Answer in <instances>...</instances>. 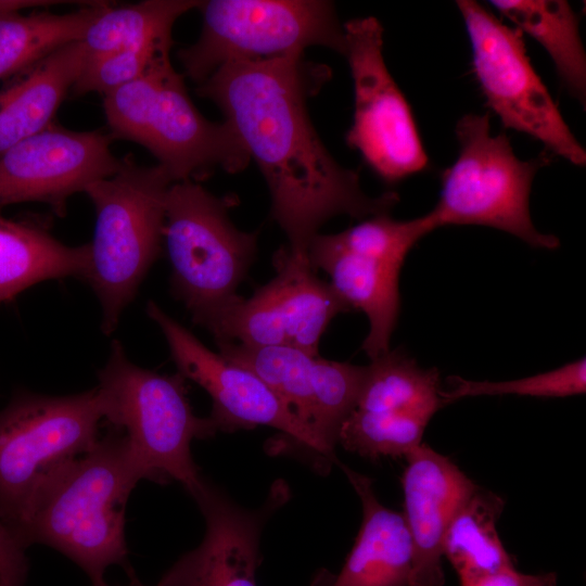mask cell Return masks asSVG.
Listing matches in <instances>:
<instances>
[{
	"label": "cell",
	"mask_w": 586,
	"mask_h": 586,
	"mask_svg": "<svg viewBox=\"0 0 586 586\" xmlns=\"http://www.w3.org/2000/svg\"><path fill=\"white\" fill-rule=\"evenodd\" d=\"M457 158L442 174L436 205L428 216L437 229L447 225H480L506 231L537 249L560 244L539 232L531 218L530 194L548 153L520 160L504 135H492L489 114H467L456 125Z\"/></svg>",
	"instance_id": "8"
},
{
	"label": "cell",
	"mask_w": 586,
	"mask_h": 586,
	"mask_svg": "<svg viewBox=\"0 0 586 586\" xmlns=\"http://www.w3.org/2000/svg\"><path fill=\"white\" fill-rule=\"evenodd\" d=\"M41 3L0 1V78L25 72L56 50L81 41L109 5L91 2L66 14H21L22 9Z\"/></svg>",
	"instance_id": "22"
},
{
	"label": "cell",
	"mask_w": 586,
	"mask_h": 586,
	"mask_svg": "<svg viewBox=\"0 0 586 586\" xmlns=\"http://www.w3.org/2000/svg\"><path fill=\"white\" fill-rule=\"evenodd\" d=\"M90 246H68L37 224L0 217V303L44 280H86Z\"/></svg>",
	"instance_id": "21"
},
{
	"label": "cell",
	"mask_w": 586,
	"mask_h": 586,
	"mask_svg": "<svg viewBox=\"0 0 586 586\" xmlns=\"http://www.w3.org/2000/svg\"><path fill=\"white\" fill-rule=\"evenodd\" d=\"M171 46H145L85 59L72 91L78 95L88 92L106 95L143 75L160 58L169 55Z\"/></svg>",
	"instance_id": "28"
},
{
	"label": "cell",
	"mask_w": 586,
	"mask_h": 586,
	"mask_svg": "<svg viewBox=\"0 0 586 586\" xmlns=\"http://www.w3.org/2000/svg\"><path fill=\"white\" fill-rule=\"evenodd\" d=\"M198 0H146L107 5L86 31L81 43L86 59L145 46L173 43L175 22L198 8Z\"/></svg>",
	"instance_id": "25"
},
{
	"label": "cell",
	"mask_w": 586,
	"mask_h": 586,
	"mask_svg": "<svg viewBox=\"0 0 586 586\" xmlns=\"http://www.w3.org/2000/svg\"><path fill=\"white\" fill-rule=\"evenodd\" d=\"M346 58L354 85L353 124L346 143L385 182L424 170L429 158L411 109L387 69L383 27L373 16L345 24Z\"/></svg>",
	"instance_id": "12"
},
{
	"label": "cell",
	"mask_w": 586,
	"mask_h": 586,
	"mask_svg": "<svg viewBox=\"0 0 586 586\" xmlns=\"http://www.w3.org/2000/svg\"><path fill=\"white\" fill-rule=\"evenodd\" d=\"M142 477L125 433L111 426L95 446L56 472L38 493L17 537L49 546L77 564L91 584L111 565L130 576L126 505Z\"/></svg>",
	"instance_id": "2"
},
{
	"label": "cell",
	"mask_w": 586,
	"mask_h": 586,
	"mask_svg": "<svg viewBox=\"0 0 586 586\" xmlns=\"http://www.w3.org/2000/svg\"><path fill=\"white\" fill-rule=\"evenodd\" d=\"M460 586H557V575L523 574L513 566Z\"/></svg>",
	"instance_id": "30"
},
{
	"label": "cell",
	"mask_w": 586,
	"mask_h": 586,
	"mask_svg": "<svg viewBox=\"0 0 586 586\" xmlns=\"http://www.w3.org/2000/svg\"><path fill=\"white\" fill-rule=\"evenodd\" d=\"M334 577L330 571L321 569L314 575L309 586H331Z\"/></svg>",
	"instance_id": "31"
},
{
	"label": "cell",
	"mask_w": 586,
	"mask_h": 586,
	"mask_svg": "<svg viewBox=\"0 0 586 586\" xmlns=\"http://www.w3.org/2000/svg\"><path fill=\"white\" fill-rule=\"evenodd\" d=\"M26 548L0 520V586H25L28 575Z\"/></svg>",
	"instance_id": "29"
},
{
	"label": "cell",
	"mask_w": 586,
	"mask_h": 586,
	"mask_svg": "<svg viewBox=\"0 0 586 586\" xmlns=\"http://www.w3.org/2000/svg\"><path fill=\"white\" fill-rule=\"evenodd\" d=\"M90 586H110V585L105 581H103L97 584H91ZM130 586H144V585H142L138 581H133ZM155 586H158V585L156 584Z\"/></svg>",
	"instance_id": "32"
},
{
	"label": "cell",
	"mask_w": 586,
	"mask_h": 586,
	"mask_svg": "<svg viewBox=\"0 0 586 586\" xmlns=\"http://www.w3.org/2000/svg\"><path fill=\"white\" fill-rule=\"evenodd\" d=\"M273 265L277 275L230 307L211 333L216 343L292 347L318 356L331 320L351 309L317 276L307 256L285 245L276 252Z\"/></svg>",
	"instance_id": "13"
},
{
	"label": "cell",
	"mask_w": 586,
	"mask_h": 586,
	"mask_svg": "<svg viewBox=\"0 0 586 586\" xmlns=\"http://www.w3.org/2000/svg\"><path fill=\"white\" fill-rule=\"evenodd\" d=\"M472 47V63L486 104L506 128L542 142L570 163L584 166L586 152L563 119L526 54L522 33L480 3L457 1Z\"/></svg>",
	"instance_id": "11"
},
{
	"label": "cell",
	"mask_w": 586,
	"mask_h": 586,
	"mask_svg": "<svg viewBox=\"0 0 586 586\" xmlns=\"http://www.w3.org/2000/svg\"><path fill=\"white\" fill-rule=\"evenodd\" d=\"M205 520L201 544L182 555L158 586H256L259 543L271 514L289 497L288 485L276 482L264 505L249 510L206 479L191 494Z\"/></svg>",
	"instance_id": "17"
},
{
	"label": "cell",
	"mask_w": 586,
	"mask_h": 586,
	"mask_svg": "<svg viewBox=\"0 0 586 586\" xmlns=\"http://www.w3.org/2000/svg\"><path fill=\"white\" fill-rule=\"evenodd\" d=\"M196 9L201 35L177 55L198 85L229 63L301 56L316 46L344 53V27L331 1L206 0Z\"/></svg>",
	"instance_id": "9"
},
{
	"label": "cell",
	"mask_w": 586,
	"mask_h": 586,
	"mask_svg": "<svg viewBox=\"0 0 586 586\" xmlns=\"http://www.w3.org/2000/svg\"><path fill=\"white\" fill-rule=\"evenodd\" d=\"M227 360L254 372L316 436L332 462L339 432L356 406L367 366H355L283 346L216 343Z\"/></svg>",
	"instance_id": "14"
},
{
	"label": "cell",
	"mask_w": 586,
	"mask_h": 586,
	"mask_svg": "<svg viewBox=\"0 0 586 586\" xmlns=\"http://www.w3.org/2000/svg\"><path fill=\"white\" fill-rule=\"evenodd\" d=\"M434 415L412 409L359 410L354 408L339 432L337 443L369 459L406 456L418 447Z\"/></svg>",
	"instance_id": "26"
},
{
	"label": "cell",
	"mask_w": 586,
	"mask_h": 586,
	"mask_svg": "<svg viewBox=\"0 0 586 586\" xmlns=\"http://www.w3.org/2000/svg\"><path fill=\"white\" fill-rule=\"evenodd\" d=\"M301 56L237 62L219 67L198 85L234 130L269 190L271 217L288 247L307 256L320 227L337 215L364 219L390 214L398 194H366L357 170L340 165L324 146L306 101L317 73Z\"/></svg>",
	"instance_id": "1"
},
{
	"label": "cell",
	"mask_w": 586,
	"mask_h": 586,
	"mask_svg": "<svg viewBox=\"0 0 586 586\" xmlns=\"http://www.w3.org/2000/svg\"><path fill=\"white\" fill-rule=\"evenodd\" d=\"M431 229L424 216L395 220L381 214L333 234H316L307 247L314 270L321 269L348 306L366 314L362 349L372 360L390 351L399 308V272L411 247Z\"/></svg>",
	"instance_id": "10"
},
{
	"label": "cell",
	"mask_w": 586,
	"mask_h": 586,
	"mask_svg": "<svg viewBox=\"0 0 586 586\" xmlns=\"http://www.w3.org/2000/svg\"><path fill=\"white\" fill-rule=\"evenodd\" d=\"M85 59L81 41L67 44L0 90V156L52 124Z\"/></svg>",
	"instance_id": "20"
},
{
	"label": "cell",
	"mask_w": 586,
	"mask_h": 586,
	"mask_svg": "<svg viewBox=\"0 0 586 586\" xmlns=\"http://www.w3.org/2000/svg\"><path fill=\"white\" fill-rule=\"evenodd\" d=\"M504 506L501 497L477 486L453 517L442 552L457 572L460 585L513 568L497 532Z\"/></svg>",
	"instance_id": "24"
},
{
	"label": "cell",
	"mask_w": 586,
	"mask_h": 586,
	"mask_svg": "<svg viewBox=\"0 0 586 586\" xmlns=\"http://www.w3.org/2000/svg\"><path fill=\"white\" fill-rule=\"evenodd\" d=\"M235 196L218 198L195 181L174 182L165 203V250L175 296L192 321L212 332L242 297L238 286L257 252L258 231L229 218Z\"/></svg>",
	"instance_id": "5"
},
{
	"label": "cell",
	"mask_w": 586,
	"mask_h": 586,
	"mask_svg": "<svg viewBox=\"0 0 586 586\" xmlns=\"http://www.w3.org/2000/svg\"><path fill=\"white\" fill-rule=\"evenodd\" d=\"M402 477L405 521L413 548L410 586H443L442 545L460 506L477 485L453 461L426 444L406 456Z\"/></svg>",
	"instance_id": "18"
},
{
	"label": "cell",
	"mask_w": 586,
	"mask_h": 586,
	"mask_svg": "<svg viewBox=\"0 0 586 586\" xmlns=\"http://www.w3.org/2000/svg\"><path fill=\"white\" fill-rule=\"evenodd\" d=\"M145 309L163 332L178 372L209 395L208 417L217 432L270 426L332 462L316 436L254 372L207 348L155 302L149 301Z\"/></svg>",
	"instance_id": "15"
},
{
	"label": "cell",
	"mask_w": 586,
	"mask_h": 586,
	"mask_svg": "<svg viewBox=\"0 0 586 586\" xmlns=\"http://www.w3.org/2000/svg\"><path fill=\"white\" fill-rule=\"evenodd\" d=\"M337 464L360 498L362 522L331 586H410L413 548L404 514L378 500L370 477Z\"/></svg>",
	"instance_id": "19"
},
{
	"label": "cell",
	"mask_w": 586,
	"mask_h": 586,
	"mask_svg": "<svg viewBox=\"0 0 586 586\" xmlns=\"http://www.w3.org/2000/svg\"><path fill=\"white\" fill-rule=\"evenodd\" d=\"M97 386L104 419L127 436L142 480L177 481L193 493L203 476L193 460L191 443L217 433L209 417H198L188 398L186 379L141 368L114 340Z\"/></svg>",
	"instance_id": "4"
},
{
	"label": "cell",
	"mask_w": 586,
	"mask_h": 586,
	"mask_svg": "<svg viewBox=\"0 0 586 586\" xmlns=\"http://www.w3.org/2000/svg\"><path fill=\"white\" fill-rule=\"evenodd\" d=\"M449 388L442 391L445 404L470 396L526 395L534 397H566L586 391L585 357L551 371L510 381H473L460 377L447 379Z\"/></svg>",
	"instance_id": "27"
},
{
	"label": "cell",
	"mask_w": 586,
	"mask_h": 586,
	"mask_svg": "<svg viewBox=\"0 0 586 586\" xmlns=\"http://www.w3.org/2000/svg\"><path fill=\"white\" fill-rule=\"evenodd\" d=\"M111 141L101 131L51 124L15 144L0 156V206L36 201L63 216L69 196L122 168Z\"/></svg>",
	"instance_id": "16"
},
{
	"label": "cell",
	"mask_w": 586,
	"mask_h": 586,
	"mask_svg": "<svg viewBox=\"0 0 586 586\" xmlns=\"http://www.w3.org/2000/svg\"><path fill=\"white\" fill-rule=\"evenodd\" d=\"M489 3L547 51L566 89L584 102L586 55L578 20L571 5L563 0H494Z\"/></svg>",
	"instance_id": "23"
},
{
	"label": "cell",
	"mask_w": 586,
	"mask_h": 586,
	"mask_svg": "<svg viewBox=\"0 0 586 586\" xmlns=\"http://www.w3.org/2000/svg\"><path fill=\"white\" fill-rule=\"evenodd\" d=\"M102 419L97 387L68 396L20 392L0 410V520L17 539L42 486L95 446Z\"/></svg>",
	"instance_id": "7"
},
{
	"label": "cell",
	"mask_w": 586,
	"mask_h": 586,
	"mask_svg": "<svg viewBox=\"0 0 586 586\" xmlns=\"http://www.w3.org/2000/svg\"><path fill=\"white\" fill-rule=\"evenodd\" d=\"M173 183L158 164L144 167L126 157L116 174L85 190L95 209L85 281L100 301L105 334L116 329L162 251L166 195Z\"/></svg>",
	"instance_id": "6"
},
{
	"label": "cell",
	"mask_w": 586,
	"mask_h": 586,
	"mask_svg": "<svg viewBox=\"0 0 586 586\" xmlns=\"http://www.w3.org/2000/svg\"><path fill=\"white\" fill-rule=\"evenodd\" d=\"M103 106L112 139L143 145L174 182L203 180L216 169L240 173L251 162L227 122H211L198 111L169 55L104 95Z\"/></svg>",
	"instance_id": "3"
}]
</instances>
